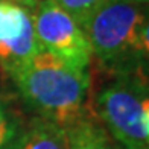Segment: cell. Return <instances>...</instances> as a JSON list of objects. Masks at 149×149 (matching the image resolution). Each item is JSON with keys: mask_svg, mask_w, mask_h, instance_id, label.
I'll return each mask as SVG.
<instances>
[{"mask_svg": "<svg viewBox=\"0 0 149 149\" xmlns=\"http://www.w3.org/2000/svg\"><path fill=\"white\" fill-rule=\"evenodd\" d=\"M93 58L111 76L148 74V6L130 0H105L82 23Z\"/></svg>", "mask_w": 149, "mask_h": 149, "instance_id": "obj_1", "label": "cell"}, {"mask_svg": "<svg viewBox=\"0 0 149 149\" xmlns=\"http://www.w3.org/2000/svg\"><path fill=\"white\" fill-rule=\"evenodd\" d=\"M33 116L70 126L87 113L90 70L78 69L41 50L9 76Z\"/></svg>", "mask_w": 149, "mask_h": 149, "instance_id": "obj_2", "label": "cell"}, {"mask_svg": "<svg viewBox=\"0 0 149 149\" xmlns=\"http://www.w3.org/2000/svg\"><path fill=\"white\" fill-rule=\"evenodd\" d=\"M94 111L117 149H149V85L146 74L113 76L97 91Z\"/></svg>", "mask_w": 149, "mask_h": 149, "instance_id": "obj_3", "label": "cell"}, {"mask_svg": "<svg viewBox=\"0 0 149 149\" xmlns=\"http://www.w3.org/2000/svg\"><path fill=\"white\" fill-rule=\"evenodd\" d=\"M32 24L41 49L78 69L88 70L93 61L85 32L70 14L52 0H40L32 11Z\"/></svg>", "mask_w": 149, "mask_h": 149, "instance_id": "obj_4", "label": "cell"}, {"mask_svg": "<svg viewBox=\"0 0 149 149\" xmlns=\"http://www.w3.org/2000/svg\"><path fill=\"white\" fill-rule=\"evenodd\" d=\"M41 50L33 31L32 12L0 0V70L9 78Z\"/></svg>", "mask_w": 149, "mask_h": 149, "instance_id": "obj_5", "label": "cell"}, {"mask_svg": "<svg viewBox=\"0 0 149 149\" xmlns=\"http://www.w3.org/2000/svg\"><path fill=\"white\" fill-rule=\"evenodd\" d=\"M17 149H69L64 126L32 116L24 123V131Z\"/></svg>", "mask_w": 149, "mask_h": 149, "instance_id": "obj_6", "label": "cell"}, {"mask_svg": "<svg viewBox=\"0 0 149 149\" xmlns=\"http://www.w3.org/2000/svg\"><path fill=\"white\" fill-rule=\"evenodd\" d=\"M65 131L69 149H117L105 128L88 111L67 126Z\"/></svg>", "mask_w": 149, "mask_h": 149, "instance_id": "obj_7", "label": "cell"}, {"mask_svg": "<svg viewBox=\"0 0 149 149\" xmlns=\"http://www.w3.org/2000/svg\"><path fill=\"white\" fill-rule=\"evenodd\" d=\"M26 122L0 94V149H17Z\"/></svg>", "mask_w": 149, "mask_h": 149, "instance_id": "obj_8", "label": "cell"}, {"mask_svg": "<svg viewBox=\"0 0 149 149\" xmlns=\"http://www.w3.org/2000/svg\"><path fill=\"white\" fill-rule=\"evenodd\" d=\"M58 6H61L67 14H70L76 22L82 26L91 12L99 8L105 0H52Z\"/></svg>", "mask_w": 149, "mask_h": 149, "instance_id": "obj_9", "label": "cell"}, {"mask_svg": "<svg viewBox=\"0 0 149 149\" xmlns=\"http://www.w3.org/2000/svg\"><path fill=\"white\" fill-rule=\"evenodd\" d=\"M5 2H11V3H15L22 8H26L28 11H33L37 8V5L40 3V0H5Z\"/></svg>", "mask_w": 149, "mask_h": 149, "instance_id": "obj_10", "label": "cell"}, {"mask_svg": "<svg viewBox=\"0 0 149 149\" xmlns=\"http://www.w3.org/2000/svg\"><path fill=\"white\" fill-rule=\"evenodd\" d=\"M130 2H134V3H137V5L148 6V2H149V0H130Z\"/></svg>", "mask_w": 149, "mask_h": 149, "instance_id": "obj_11", "label": "cell"}]
</instances>
